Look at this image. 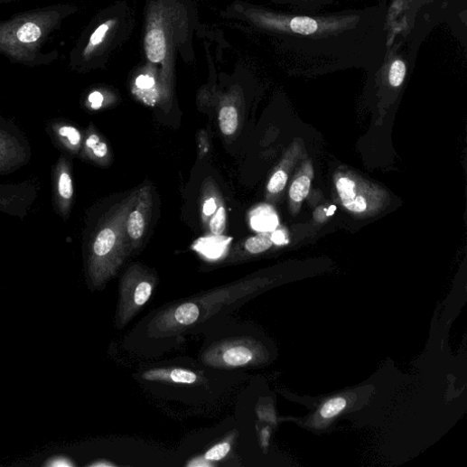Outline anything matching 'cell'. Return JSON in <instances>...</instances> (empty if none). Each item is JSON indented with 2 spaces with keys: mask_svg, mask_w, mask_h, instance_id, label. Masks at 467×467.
Here are the masks:
<instances>
[{
  "mask_svg": "<svg viewBox=\"0 0 467 467\" xmlns=\"http://www.w3.org/2000/svg\"><path fill=\"white\" fill-rule=\"evenodd\" d=\"M153 212V194L151 186L139 189L135 206L126 220V236L132 253L143 244L150 227Z\"/></svg>",
  "mask_w": 467,
  "mask_h": 467,
  "instance_id": "5",
  "label": "cell"
},
{
  "mask_svg": "<svg viewBox=\"0 0 467 467\" xmlns=\"http://www.w3.org/2000/svg\"><path fill=\"white\" fill-rule=\"evenodd\" d=\"M268 437H269V430L268 428L263 430L262 432V438H263V443L265 445L267 444L268 443Z\"/></svg>",
  "mask_w": 467,
  "mask_h": 467,
  "instance_id": "30",
  "label": "cell"
},
{
  "mask_svg": "<svg viewBox=\"0 0 467 467\" xmlns=\"http://www.w3.org/2000/svg\"><path fill=\"white\" fill-rule=\"evenodd\" d=\"M135 86L140 90H151L155 86V79L150 75L142 74L135 79Z\"/></svg>",
  "mask_w": 467,
  "mask_h": 467,
  "instance_id": "25",
  "label": "cell"
},
{
  "mask_svg": "<svg viewBox=\"0 0 467 467\" xmlns=\"http://www.w3.org/2000/svg\"><path fill=\"white\" fill-rule=\"evenodd\" d=\"M212 464L207 461L205 458L204 460L196 459L189 463V466H211Z\"/></svg>",
  "mask_w": 467,
  "mask_h": 467,
  "instance_id": "29",
  "label": "cell"
},
{
  "mask_svg": "<svg viewBox=\"0 0 467 467\" xmlns=\"http://www.w3.org/2000/svg\"><path fill=\"white\" fill-rule=\"evenodd\" d=\"M255 359L251 344L241 339L229 340L212 346L203 355V362L218 368H236L250 364Z\"/></svg>",
  "mask_w": 467,
  "mask_h": 467,
  "instance_id": "4",
  "label": "cell"
},
{
  "mask_svg": "<svg viewBox=\"0 0 467 467\" xmlns=\"http://www.w3.org/2000/svg\"><path fill=\"white\" fill-rule=\"evenodd\" d=\"M81 156L99 165L109 163L112 155L108 144L95 127H89L83 138Z\"/></svg>",
  "mask_w": 467,
  "mask_h": 467,
  "instance_id": "9",
  "label": "cell"
},
{
  "mask_svg": "<svg viewBox=\"0 0 467 467\" xmlns=\"http://www.w3.org/2000/svg\"><path fill=\"white\" fill-rule=\"evenodd\" d=\"M42 35L40 28L34 23H26L18 32L17 36L22 42L32 43Z\"/></svg>",
  "mask_w": 467,
  "mask_h": 467,
  "instance_id": "23",
  "label": "cell"
},
{
  "mask_svg": "<svg viewBox=\"0 0 467 467\" xmlns=\"http://www.w3.org/2000/svg\"><path fill=\"white\" fill-rule=\"evenodd\" d=\"M156 285V277L140 265L132 266L120 283L117 308V327L123 328L150 300Z\"/></svg>",
  "mask_w": 467,
  "mask_h": 467,
  "instance_id": "2",
  "label": "cell"
},
{
  "mask_svg": "<svg viewBox=\"0 0 467 467\" xmlns=\"http://www.w3.org/2000/svg\"><path fill=\"white\" fill-rule=\"evenodd\" d=\"M273 243L270 238V235L267 233H261L256 237L248 238L243 242H240L236 248H233L229 255V259L232 261L240 260L244 254L257 255L266 251L272 247Z\"/></svg>",
  "mask_w": 467,
  "mask_h": 467,
  "instance_id": "13",
  "label": "cell"
},
{
  "mask_svg": "<svg viewBox=\"0 0 467 467\" xmlns=\"http://www.w3.org/2000/svg\"><path fill=\"white\" fill-rule=\"evenodd\" d=\"M88 101L91 109L99 110L104 106L105 98L101 92L93 91L89 96Z\"/></svg>",
  "mask_w": 467,
  "mask_h": 467,
  "instance_id": "26",
  "label": "cell"
},
{
  "mask_svg": "<svg viewBox=\"0 0 467 467\" xmlns=\"http://www.w3.org/2000/svg\"><path fill=\"white\" fill-rule=\"evenodd\" d=\"M288 174L283 171H276L270 178L267 184V191L270 194H277L282 192L287 183Z\"/></svg>",
  "mask_w": 467,
  "mask_h": 467,
  "instance_id": "22",
  "label": "cell"
},
{
  "mask_svg": "<svg viewBox=\"0 0 467 467\" xmlns=\"http://www.w3.org/2000/svg\"><path fill=\"white\" fill-rule=\"evenodd\" d=\"M147 58L154 63L161 62L166 54L164 34L161 30H152L145 41Z\"/></svg>",
  "mask_w": 467,
  "mask_h": 467,
  "instance_id": "16",
  "label": "cell"
},
{
  "mask_svg": "<svg viewBox=\"0 0 467 467\" xmlns=\"http://www.w3.org/2000/svg\"><path fill=\"white\" fill-rule=\"evenodd\" d=\"M311 180L308 176H301L292 185L290 191L291 199L295 202H302L309 195Z\"/></svg>",
  "mask_w": 467,
  "mask_h": 467,
  "instance_id": "18",
  "label": "cell"
},
{
  "mask_svg": "<svg viewBox=\"0 0 467 467\" xmlns=\"http://www.w3.org/2000/svg\"><path fill=\"white\" fill-rule=\"evenodd\" d=\"M109 27L107 24L101 25L90 37V44L91 45H98L105 39L106 34L107 33Z\"/></svg>",
  "mask_w": 467,
  "mask_h": 467,
  "instance_id": "27",
  "label": "cell"
},
{
  "mask_svg": "<svg viewBox=\"0 0 467 467\" xmlns=\"http://www.w3.org/2000/svg\"><path fill=\"white\" fill-rule=\"evenodd\" d=\"M37 198V188L31 182L0 184V212L23 219Z\"/></svg>",
  "mask_w": 467,
  "mask_h": 467,
  "instance_id": "6",
  "label": "cell"
},
{
  "mask_svg": "<svg viewBox=\"0 0 467 467\" xmlns=\"http://www.w3.org/2000/svg\"><path fill=\"white\" fill-rule=\"evenodd\" d=\"M231 450V444L228 442L220 443L210 448L205 454L209 462H219L225 458Z\"/></svg>",
  "mask_w": 467,
  "mask_h": 467,
  "instance_id": "24",
  "label": "cell"
},
{
  "mask_svg": "<svg viewBox=\"0 0 467 467\" xmlns=\"http://www.w3.org/2000/svg\"><path fill=\"white\" fill-rule=\"evenodd\" d=\"M335 210H336V208L335 207H332L331 210L328 212V216L332 215Z\"/></svg>",
  "mask_w": 467,
  "mask_h": 467,
  "instance_id": "31",
  "label": "cell"
},
{
  "mask_svg": "<svg viewBox=\"0 0 467 467\" xmlns=\"http://www.w3.org/2000/svg\"><path fill=\"white\" fill-rule=\"evenodd\" d=\"M355 183L349 178H341L337 182V190L343 206L352 212H363L367 204L364 198L355 196Z\"/></svg>",
  "mask_w": 467,
  "mask_h": 467,
  "instance_id": "14",
  "label": "cell"
},
{
  "mask_svg": "<svg viewBox=\"0 0 467 467\" xmlns=\"http://www.w3.org/2000/svg\"><path fill=\"white\" fill-rule=\"evenodd\" d=\"M51 137L71 155L80 154L84 135L74 126L66 121H53L49 126Z\"/></svg>",
  "mask_w": 467,
  "mask_h": 467,
  "instance_id": "8",
  "label": "cell"
},
{
  "mask_svg": "<svg viewBox=\"0 0 467 467\" xmlns=\"http://www.w3.org/2000/svg\"><path fill=\"white\" fill-rule=\"evenodd\" d=\"M139 189L114 206L89 234L86 245L89 285L100 288L115 276L132 253L126 236V220Z\"/></svg>",
  "mask_w": 467,
  "mask_h": 467,
  "instance_id": "1",
  "label": "cell"
},
{
  "mask_svg": "<svg viewBox=\"0 0 467 467\" xmlns=\"http://www.w3.org/2000/svg\"><path fill=\"white\" fill-rule=\"evenodd\" d=\"M251 228L261 233H268L276 229L278 219L274 210L266 205L254 210L249 216Z\"/></svg>",
  "mask_w": 467,
  "mask_h": 467,
  "instance_id": "15",
  "label": "cell"
},
{
  "mask_svg": "<svg viewBox=\"0 0 467 467\" xmlns=\"http://www.w3.org/2000/svg\"><path fill=\"white\" fill-rule=\"evenodd\" d=\"M232 240L230 237L211 234L198 239L193 248L207 258L218 259L229 251Z\"/></svg>",
  "mask_w": 467,
  "mask_h": 467,
  "instance_id": "11",
  "label": "cell"
},
{
  "mask_svg": "<svg viewBox=\"0 0 467 467\" xmlns=\"http://www.w3.org/2000/svg\"><path fill=\"white\" fill-rule=\"evenodd\" d=\"M406 65L403 60H396L390 68L389 81L394 87H399L405 80Z\"/></svg>",
  "mask_w": 467,
  "mask_h": 467,
  "instance_id": "20",
  "label": "cell"
},
{
  "mask_svg": "<svg viewBox=\"0 0 467 467\" xmlns=\"http://www.w3.org/2000/svg\"><path fill=\"white\" fill-rule=\"evenodd\" d=\"M223 203V198L215 182L206 180L201 197V219L205 226H209L210 219Z\"/></svg>",
  "mask_w": 467,
  "mask_h": 467,
  "instance_id": "12",
  "label": "cell"
},
{
  "mask_svg": "<svg viewBox=\"0 0 467 467\" xmlns=\"http://www.w3.org/2000/svg\"><path fill=\"white\" fill-rule=\"evenodd\" d=\"M270 238L273 244L284 245L288 243L287 236L283 230H276L270 235Z\"/></svg>",
  "mask_w": 467,
  "mask_h": 467,
  "instance_id": "28",
  "label": "cell"
},
{
  "mask_svg": "<svg viewBox=\"0 0 467 467\" xmlns=\"http://www.w3.org/2000/svg\"><path fill=\"white\" fill-rule=\"evenodd\" d=\"M346 400L337 397L327 402L321 410V416L325 419L338 416L346 407Z\"/></svg>",
  "mask_w": 467,
  "mask_h": 467,
  "instance_id": "21",
  "label": "cell"
},
{
  "mask_svg": "<svg viewBox=\"0 0 467 467\" xmlns=\"http://www.w3.org/2000/svg\"><path fill=\"white\" fill-rule=\"evenodd\" d=\"M54 207L57 214L68 219L74 201V184L70 160L61 155L54 168Z\"/></svg>",
  "mask_w": 467,
  "mask_h": 467,
  "instance_id": "7",
  "label": "cell"
},
{
  "mask_svg": "<svg viewBox=\"0 0 467 467\" xmlns=\"http://www.w3.org/2000/svg\"><path fill=\"white\" fill-rule=\"evenodd\" d=\"M143 378L150 382H168L183 385H193L199 381V377L195 371L181 368L153 369L145 371Z\"/></svg>",
  "mask_w": 467,
  "mask_h": 467,
  "instance_id": "10",
  "label": "cell"
},
{
  "mask_svg": "<svg viewBox=\"0 0 467 467\" xmlns=\"http://www.w3.org/2000/svg\"><path fill=\"white\" fill-rule=\"evenodd\" d=\"M32 158L31 145L13 122L0 117V175L14 173Z\"/></svg>",
  "mask_w": 467,
  "mask_h": 467,
  "instance_id": "3",
  "label": "cell"
},
{
  "mask_svg": "<svg viewBox=\"0 0 467 467\" xmlns=\"http://www.w3.org/2000/svg\"><path fill=\"white\" fill-rule=\"evenodd\" d=\"M219 124L221 133L225 136H232L239 126V116L233 106H224L219 114Z\"/></svg>",
  "mask_w": 467,
  "mask_h": 467,
  "instance_id": "17",
  "label": "cell"
},
{
  "mask_svg": "<svg viewBox=\"0 0 467 467\" xmlns=\"http://www.w3.org/2000/svg\"><path fill=\"white\" fill-rule=\"evenodd\" d=\"M227 226V212L224 203L219 206L209 222V228L213 235H222Z\"/></svg>",
  "mask_w": 467,
  "mask_h": 467,
  "instance_id": "19",
  "label": "cell"
}]
</instances>
